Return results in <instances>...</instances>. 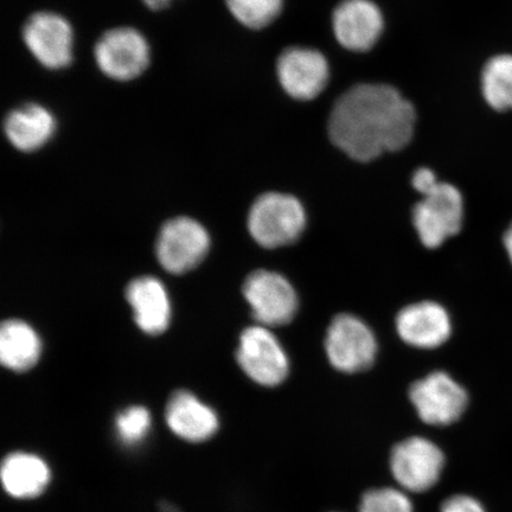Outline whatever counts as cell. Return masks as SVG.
<instances>
[{
	"label": "cell",
	"instance_id": "1",
	"mask_svg": "<svg viewBox=\"0 0 512 512\" xmlns=\"http://www.w3.org/2000/svg\"><path fill=\"white\" fill-rule=\"evenodd\" d=\"M414 106L388 85H357L339 98L329 120V134L339 149L358 162L400 151L413 138Z\"/></svg>",
	"mask_w": 512,
	"mask_h": 512
},
{
	"label": "cell",
	"instance_id": "2",
	"mask_svg": "<svg viewBox=\"0 0 512 512\" xmlns=\"http://www.w3.org/2000/svg\"><path fill=\"white\" fill-rule=\"evenodd\" d=\"M306 213L298 198L267 192L249 210L248 229L253 239L265 248L292 245L306 227Z\"/></svg>",
	"mask_w": 512,
	"mask_h": 512
},
{
	"label": "cell",
	"instance_id": "3",
	"mask_svg": "<svg viewBox=\"0 0 512 512\" xmlns=\"http://www.w3.org/2000/svg\"><path fill=\"white\" fill-rule=\"evenodd\" d=\"M388 463L398 488L408 494H426L443 477L446 456L432 440L414 435L392 448Z\"/></svg>",
	"mask_w": 512,
	"mask_h": 512
},
{
	"label": "cell",
	"instance_id": "4",
	"mask_svg": "<svg viewBox=\"0 0 512 512\" xmlns=\"http://www.w3.org/2000/svg\"><path fill=\"white\" fill-rule=\"evenodd\" d=\"M464 200L452 184L440 182L413 209V224L427 248H438L463 227Z\"/></svg>",
	"mask_w": 512,
	"mask_h": 512
},
{
	"label": "cell",
	"instance_id": "5",
	"mask_svg": "<svg viewBox=\"0 0 512 512\" xmlns=\"http://www.w3.org/2000/svg\"><path fill=\"white\" fill-rule=\"evenodd\" d=\"M325 351L331 366L342 373L367 370L376 360L377 339L373 330L354 315H338L325 337Z\"/></svg>",
	"mask_w": 512,
	"mask_h": 512
},
{
	"label": "cell",
	"instance_id": "6",
	"mask_svg": "<svg viewBox=\"0 0 512 512\" xmlns=\"http://www.w3.org/2000/svg\"><path fill=\"white\" fill-rule=\"evenodd\" d=\"M95 62L107 78L126 82L139 78L151 61V48L137 29L121 27L108 30L94 49Z\"/></svg>",
	"mask_w": 512,
	"mask_h": 512
},
{
	"label": "cell",
	"instance_id": "7",
	"mask_svg": "<svg viewBox=\"0 0 512 512\" xmlns=\"http://www.w3.org/2000/svg\"><path fill=\"white\" fill-rule=\"evenodd\" d=\"M409 399L426 425L446 427L462 418L469 396L466 390L444 371H435L416 381L409 390Z\"/></svg>",
	"mask_w": 512,
	"mask_h": 512
},
{
	"label": "cell",
	"instance_id": "8",
	"mask_svg": "<svg viewBox=\"0 0 512 512\" xmlns=\"http://www.w3.org/2000/svg\"><path fill=\"white\" fill-rule=\"evenodd\" d=\"M243 296L251 305L256 322L266 328L292 322L298 311L296 290L290 281L275 272L260 270L249 274L243 284Z\"/></svg>",
	"mask_w": 512,
	"mask_h": 512
},
{
	"label": "cell",
	"instance_id": "9",
	"mask_svg": "<svg viewBox=\"0 0 512 512\" xmlns=\"http://www.w3.org/2000/svg\"><path fill=\"white\" fill-rule=\"evenodd\" d=\"M238 362L249 379L264 387L279 386L290 373V360L283 345L262 325L242 332Z\"/></svg>",
	"mask_w": 512,
	"mask_h": 512
},
{
	"label": "cell",
	"instance_id": "10",
	"mask_svg": "<svg viewBox=\"0 0 512 512\" xmlns=\"http://www.w3.org/2000/svg\"><path fill=\"white\" fill-rule=\"evenodd\" d=\"M210 247L207 230L189 217H177L160 230L156 252L160 265L172 274L194 270L206 258Z\"/></svg>",
	"mask_w": 512,
	"mask_h": 512
},
{
	"label": "cell",
	"instance_id": "11",
	"mask_svg": "<svg viewBox=\"0 0 512 512\" xmlns=\"http://www.w3.org/2000/svg\"><path fill=\"white\" fill-rule=\"evenodd\" d=\"M74 37L67 19L50 11L32 15L23 28V41L30 54L50 70L70 66L74 59Z\"/></svg>",
	"mask_w": 512,
	"mask_h": 512
},
{
	"label": "cell",
	"instance_id": "12",
	"mask_svg": "<svg viewBox=\"0 0 512 512\" xmlns=\"http://www.w3.org/2000/svg\"><path fill=\"white\" fill-rule=\"evenodd\" d=\"M281 87L293 99L309 101L317 98L328 85V60L318 50L302 47L286 49L277 63Z\"/></svg>",
	"mask_w": 512,
	"mask_h": 512
},
{
	"label": "cell",
	"instance_id": "13",
	"mask_svg": "<svg viewBox=\"0 0 512 512\" xmlns=\"http://www.w3.org/2000/svg\"><path fill=\"white\" fill-rule=\"evenodd\" d=\"M337 41L351 51H368L380 40L384 18L371 0H343L332 17Z\"/></svg>",
	"mask_w": 512,
	"mask_h": 512
},
{
	"label": "cell",
	"instance_id": "14",
	"mask_svg": "<svg viewBox=\"0 0 512 512\" xmlns=\"http://www.w3.org/2000/svg\"><path fill=\"white\" fill-rule=\"evenodd\" d=\"M403 342L418 349H435L448 341L452 323L444 306L434 302L409 305L396 317Z\"/></svg>",
	"mask_w": 512,
	"mask_h": 512
},
{
	"label": "cell",
	"instance_id": "15",
	"mask_svg": "<svg viewBox=\"0 0 512 512\" xmlns=\"http://www.w3.org/2000/svg\"><path fill=\"white\" fill-rule=\"evenodd\" d=\"M57 121L53 112L40 104H25L12 110L4 120V133L16 150H41L55 136Z\"/></svg>",
	"mask_w": 512,
	"mask_h": 512
},
{
	"label": "cell",
	"instance_id": "16",
	"mask_svg": "<svg viewBox=\"0 0 512 512\" xmlns=\"http://www.w3.org/2000/svg\"><path fill=\"white\" fill-rule=\"evenodd\" d=\"M165 416L170 430L190 443H202L219 430V419L213 409L185 390L172 394Z\"/></svg>",
	"mask_w": 512,
	"mask_h": 512
},
{
	"label": "cell",
	"instance_id": "17",
	"mask_svg": "<svg viewBox=\"0 0 512 512\" xmlns=\"http://www.w3.org/2000/svg\"><path fill=\"white\" fill-rule=\"evenodd\" d=\"M126 298L132 306L136 323L145 334L159 335L168 329L170 300L158 279L142 277L133 280L126 288Z\"/></svg>",
	"mask_w": 512,
	"mask_h": 512
},
{
	"label": "cell",
	"instance_id": "18",
	"mask_svg": "<svg viewBox=\"0 0 512 512\" xmlns=\"http://www.w3.org/2000/svg\"><path fill=\"white\" fill-rule=\"evenodd\" d=\"M4 489L15 498L28 499L40 496L46 490L49 480V467L34 454L11 453L2 466Z\"/></svg>",
	"mask_w": 512,
	"mask_h": 512
},
{
	"label": "cell",
	"instance_id": "19",
	"mask_svg": "<svg viewBox=\"0 0 512 512\" xmlns=\"http://www.w3.org/2000/svg\"><path fill=\"white\" fill-rule=\"evenodd\" d=\"M41 355V341L34 329L22 320H6L0 329V361L22 373L35 366Z\"/></svg>",
	"mask_w": 512,
	"mask_h": 512
},
{
	"label": "cell",
	"instance_id": "20",
	"mask_svg": "<svg viewBox=\"0 0 512 512\" xmlns=\"http://www.w3.org/2000/svg\"><path fill=\"white\" fill-rule=\"evenodd\" d=\"M482 89L486 102L494 110H512V55H498L485 64Z\"/></svg>",
	"mask_w": 512,
	"mask_h": 512
},
{
	"label": "cell",
	"instance_id": "21",
	"mask_svg": "<svg viewBox=\"0 0 512 512\" xmlns=\"http://www.w3.org/2000/svg\"><path fill=\"white\" fill-rule=\"evenodd\" d=\"M230 14L246 28L268 27L283 11L284 0H224Z\"/></svg>",
	"mask_w": 512,
	"mask_h": 512
},
{
	"label": "cell",
	"instance_id": "22",
	"mask_svg": "<svg viewBox=\"0 0 512 512\" xmlns=\"http://www.w3.org/2000/svg\"><path fill=\"white\" fill-rule=\"evenodd\" d=\"M358 512H415L408 492L395 486H377L364 491Z\"/></svg>",
	"mask_w": 512,
	"mask_h": 512
},
{
	"label": "cell",
	"instance_id": "23",
	"mask_svg": "<svg viewBox=\"0 0 512 512\" xmlns=\"http://www.w3.org/2000/svg\"><path fill=\"white\" fill-rule=\"evenodd\" d=\"M115 427L125 445H136L142 441L151 427V415L145 407L134 406L118 415Z\"/></svg>",
	"mask_w": 512,
	"mask_h": 512
},
{
	"label": "cell",
	"instance_id": "24",
	"mask_svg": "<svg viewBox=\"0 0 512 512\" xmlns=\"http://www.w3.org/2000/svg\"><path fill=\"white\" fill-rule=\"evenodd\" d=\"M440 512H486L483 504L470 495H453L441 504Z\"/></svg>",
	"mask_w": 512,
	"mask_h": 512
},
{
	"label": "cell",
	"instance_id": "25",
	"mask_svg": "<svg viewBox=\"0 0 512 512\" xmlns=\"http://www.w3.org/2000/svg\"><path fill=\"white\" fill-rule=\"evenodd\" d=\"M440 182L434 172L427 168H422L414 172L412 184L416 191L422 196L431 192Z\"/></svg>",
	"mask_w": 512,
	"mask_h": 512
},
{
	"label": "cell",
	"instance_id": "26",
	"mask_svg": "<svg viewBox=\"0 0 512 512\" xmlns=\"http://www.w3.org/2000/svg\"><path fill=\"white\" fill-rule=\"evenodd\" d=\"M172 0H143V3L153 11L164 10L168 8Z\"/></svg>",
	"mask_w": 512,
	"mask_h": 512
},
{
	"label": "cell",
	"instance_id": "27",
	"mask_svg": "<svg viewBox=\"0 0 512 512\" xmlns=\"http://www.w3.org/2000/svg\"><path fill=\"white\" fill-rule=\"evenodd\" d=\"M159 512H183L174 503L162 501L158 503Z\"/></svg>",
	"mask_w": 512,
	"mask_h": 512
},
{
	"label": "cell",
	"instance_id": "28",
	"mask_svg": "<svg viewBox=\"0 0 512 512\" xmlns=\"http://www.w3.org/2000/svg\"><path fill=\"white\" fill-rule=\"evenodd\" d=\"M504 245L507 249L511 264H512V224L504 235Z\"/></svg>",
	"mask_w": 512,
	"mask_h": 512
},
{
	"label": "cell",
	"instance_id": "29",
	"mask_svg": "<svg viewBox=\"0 0 512 512\" xmlns=\"http://www.w3.org/2000/svg\"><path fill=\"white\" fill-rule=\"evenodd\" d=\"M331 512H339V511H331Z\"/></svg>",
	"mask_w": 512,
	"mask_h": 512
}]
</instances>
